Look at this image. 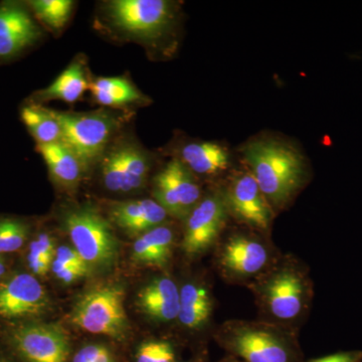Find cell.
Listing matches in <instances>:
<instances>
[{
	"mask_svg": "<svg viewBox=\"0 0 362 362\" xmlns=\"http://www.w3.org/2000/svg\"><path fill=\"white\" fill-rule=\"evenodd\" d=\"M247 287L263 320L291 329L306 317L313 298L306 267L291 257L276 259Z\"/></svg>",
	"mask_w": 362,
	"mask_h": 362,
	"instance_id": "obj_1",
	"label": "cell"
},
{
	"mask_svg": "<svg viewBox=\"0 0 362 362\" xmlns=\"http://www.w3.org/2000/svg\"><path fill=\"white\" fill-rule=\"evenodd\" d=\"M243 154L273 211L289 206L306 176L301 154L287 143L269 139L249 143Z\"/></svg>",
	"mask_w": 362,
	"mask_h": 362,
	"instance_id": "obj_2",
	"label": "cell"
},
{
	"mask_svg": "<svg viewBox=\"0 0 362 362\" xmlns=\"http://www.w3.org/2000/svg\"><path fill=\"white\" fill-rule=\"evenodd\" d=\"M216 338L228 354L245 362H300L294 331L268 321H226Z\"/></svg>",
	"mask_w": 362,
	"mask_h": 362,
	"instance_id": "obj_3",
	"label": "cell"
},
{
	"mask_svg": "<svg viewBox=\"0 0 362 362\" xmlns=\"http://www.w3.org/2000/svg\"><path fill=\"white\" fill-rule=\"evenodd\" d=\"M63 225L74 249L92 270L105 271L115 266L120 243L110 221L99 209L89 204L71 207L64 214Z\"/></svg>",
	"mask_w": 362,
	"mask_h": 362,
	"instance_id": "obj_4",
	"label": "cell"
},
{
	"mask_svg": "<svg viewBox=\"0 0 362 362\" xmlns=\"http://www.w3.org/2000/svg\"><path fill=\"white\" fill-rule=\"evenodd\" d=\"M124 302L122 285L109 283L98 286L78 298L71 309L70 322L85 332L123 344L130 337L129 319Z\"/></svg>",
	"mask_w": 362,
	"mask_h": 362,
	"instance_id": "obj_5",
	"label": "cell"
},
{
	"mask_svg": "<svg viewBox=\"0 0 362 362\" xmlns=\"http://www.w3.org/2000/svg\"><path fill=\"white\" fill-rule=\"evenodd\" d=\"M105 21L126 39L154 42L168 35L177 6L168 0H113L104 4Z\"/></svg>",
	"mask_w": 362,
	"mask_h": 362,
	"instance_id": "obj_6",
	"label": "cell"
},
{
	"mask_svg": "<svg viewBox=\"0 0 362 362\" xmlns=\"http://www.w3.org/2000/svg\"><path fill=\"white\" fill-rule=\"evenodd\" d=\"M256 232H235L216 246L214 264L230 284L249 285L275 261L273 247Z\"/></svg>",
	"mask_w": 362,
	"mask_h": 362,
	"instance_id": "obj_7",
	"label": "cell"
},
{
	"mask_svg": "<svg viewBox=\"0 0 362 362\" xmlns=\"http://www.w3.org/2000/svg\"><path fill=\"white\" fill-rule=\"evenodd\" d=\"M62 129V142L82 162L86 170L100 162L119 127L109 112L70 113L52 110Z\"/></svg>",
	"mask_w": 362,
	"mask_h": 362,
	"instance_id": "obj_8",
	"label": "cell"
},
{
	"mask_svg": "<svg viewBox=\"0 0 362 362\" xmlns=\"http://www.w3.org/2000/svg\"><path fill=\"white\" fill-rule=\"evenodd\" d=\"M2 342L20 362H70L74 350L62 326L42 321L7 326Z\"/></svg>",
	"mask_w": 362,
	"mask_h": 362,
	"instance_id": "obj_9",
	"label": "cell"
},
{
	"mask_svg": "<svg viewBox=\"0 0 362 362\" xmlns=\"http://www.w3.org/2000/svg\"><path fill=\"white\" fill-rule=\"evenodd\" d=\"M151 165V156L137 142H117L100 160L102 182L113 194L138 192L146 185Z\"/></svg>",
	"mask_w": 362,
	"mask_h": 362,
	"instance_id": "obj_10",
	"label": "cell"
},
{
	"mask_svg": "<svg viewBox=\"0 0 362 362\" xmlns=\"http://www.w3.org/2000/svg\"><path fill=\"white\" fill-rule=\"evenodd\" d=\"M49 309L47 290L33 274H9L0 283V321L7 325L40 321Z\"/></svg>",
	"mask_w": 362,
	"mask_h": 362,
	"instance_id": "obj_11",
	"label": "cell"
},
{
	"mask_svg": "<svg viewBox=\"0 0 362 362\" xmlns=\"http://www.w3.org/2000/svg\"><path fill=\"white\" fill-rule=\"evenodd\" d=\"M230 216L223 192L202 197L185 218L181 249L189 258H197L216 246Z\"/></svg>",
	"mask_w": 362,
	"mask_h": 362,
	"instance_id": "obj_12",
	"label": "cell"
},
{
	"mask_svg": "<svg viewBox=\"0 0 362 362\" xmlns=\"http://www.w3.org/2000/svg\"><path fill=\"white\" fill-rule=\"evenodd\" d=\"M223 195L230 216L252 232L268 235L274 211L249 170L232 176Z\"/></svg>",
	"mask_w": 362,
	"mask_h": 362,
	"instance_id": "obj_13",
	"label": "cell"
},
{
	"mask_svg": "<svg viewBox=\"0 0 362 362\" xmlns=\"http://www.w3.org/2000/svg\"><path fill=\"white\" fill-rule=\"evenodd\" d=\"M152 194L168 216L178 220H185L202 199L197 177L177 157L157 173Z\"/></svg>",
	"mask_w": 362,
	"mask_h": 362,
	"instance_id": "obj_14",
	"label": "cell"
},
{
	"mask_svg": "<svg viewBox=\"0 0 362 362\" xmlns=\"http://www.w3.org/2000/svg\"><path fill=\"white\" fill-rule=\"evenodd\" d=\"M44 37L28 4H0V64L16 61L35 47Z\"/></svg>",
	"mask_w": 362,
	"mask_h": 362,
	"instance_id": "obj_15",
	"label": "cell"
},
{
	"mask_svg": "<svg viewBox=\"0 0 362 362\" xmlns=\"http://www.w3.org/2000/svg\"><path fill=\"white\" fill-rule=\"evenodd\" d=\"M109 221L119 228L139 237L152 228L163 225L168 214L154 199L110 202L108 206Z\"/></svg>",
	"mask_w": 362,
	"mask_h": 362,
	"instance_id": "obj_16",
	"label": "cell"
},
{
	"mask_svg": "<svg viewBox=\"0 0 362 362\" xmlns=\"http://www.w3.org/2000/svg\"><path fill=\"white\" fill-rule=\"evenodd\" d=\"M137 306L156 322H173L180 312V288L169 276L153 279L138 293Z\"/></svg>",
	"mask_w": 362,
	"mask_h": 362,
	"instance_id": "obj_17",
	"label": "cell"
},
{
	"mask_svg": "<svg viewBox=\"0 0 362 362\" xmlns=\"http://www.w3.org/2000/svg\"><path fill=\"white\" fill-rule=\"evenodd\" d=\"M177 158L194 175L211 177L230 168V152L220 143L195 141L181 147Z\"/></svg>",
	"mask_w": 362,
	"mask_h": 362,
	"instance_id": "obj_18",
	"label": "cell"
},
{
	"mask_svg": "<svg viewBox=\"0 0 362 362\" xmlns=\"http://www.w3.org/2000/svg\"><path fill=\"white\" fill-rule=\"evenodd\" d=\"M175 249V233L161 225L142 233L132 247V259L138 265L163 269L170 263Z\"/></svg>",
	"mask_w": 362,
	"mask_h": 362,
	"instance_id": "obj_19",
	"label": "cell"
},
{
	"mask_svg": "<svg viewBox=\"0 0 362 362\" xmlns=\"http://www.w3.org/2000/svg\"><path fill=\"white\" fill-rule=\"evenodd\" d=\"M214 312L213 295L202 283H187L180 288V312L177 320L190 331L206 327Z\"/></svg>",
	"mask_w": 362,
	"mask_h": 362,
	"instance_id": "obj_20",
	"label": "cell"
},
{
	"mask_svg": "<svg viewBox=\"0 0 362 362\" xmlns=\"http://www.w3.org/2000/svg\"><path fill=\"white\" fill-rule=\"evenodd\" d=\"M89 88L84 64L78 59L73 62L49 87L33 93L26 102L42 105L44 102L59 100L73 104L80 100Z\"/></svg>",
	"mask_w": 362,
	"mask_h": 362,
	"instance_id": "obj_21",
	"label": "cell"
},
{
	"mask_svg": "<svg viewBox=\"0 0 362 362\" xmlns=\"http://www.w3.org/2000/svg\"><path fill=\"white\" fill-rule=\"evenodd\" d=\"M52 180L65 188H75L82 180L86 169L82 162L63 142L37 145Z\"/></svg>",
	"mask_w": 362,
	"mask_h": 362,
	"instance_id": "obj_22",
	"label": "cell"
},
{
	"mask_svg": "<svg viewBox=\"0 0 362 362\" xmlns=\"http://www.w3.org/2000/svg\"><path fill=\"white\" fill-rule=\"evenodd\" d=\"M93 99L102 106L120 107L132 104H145L148 98L143 95L130 81L122 77H102L90 83Z\"/></svg>",
	"mask_w": 362,
	"mask_h": 362,
	"instance_id": "obj_23",
	"label": "cell"
},
{
	"mask_svg": "<svg viewBox=\"0 0 362 362\" xmlns=\"http://www.w3.org/2000/svg\"><path fill=\"white\" fill-rule=\"evenodd\" d=\"M21 119L37 145L62 142L61 126L51 109L26 102L21 109Z\"/></svg>",
	"mask_w": 362,
	"mask_h": 362,
	"instance_id": "obj_24",
	"label": "cell"
},
{
	"mask_svg": "<svg viewBox=\"0 0 362 362\" xmlns=\"http://www.w3.org/2000/svg\"><path fill=\"white\" fill-rule=\"evenodd\" d=\"M32 221L16 216H0V254L21 251L30 242Z\"/></svg>",
	"mask_w": 362,
	"mask_h": 362,
	"instance_id": "obj_25",
	"label": "cell"
},
{
	"mask_svg": "<svg viewBox=\"0 0 362 362\" xmlns=\"http://www.w3.org/2000/svg\"><path fill=\"white\" fill-rule=\"evenodd\" d=\"M56 245L49 233H39L28 243L26 266L35 277H44L51 272L56 257Z\"/></svg>",
	"mask_w": 362,
	"mask_h": 362,
	"instance_id": "obj_26",
	"label": "cell"
},
{
	"mask_svg": "<svg viewBox=\"0 0 362 362\" xmlns=\"http://www.w3.org/2000/svg\"><path fill=\"white\" fill-rule=\"evenodd\" d=\"M35 20L52 30L65 28L73 11L71 0H33L26 2Z\"/></svg>",
	"mask_w": 362,
	"mask_h": 362,
	"instance_id": "obj_27",
	"label": "cell"
},
{
	"mask_svg": "<svg viewBox=\"0 0 362 362\" xmlns=\"http://www.w3.org/2000/svg\"><path fill=\"white\" fill-rule=\"evenodd\" d=\"M133 362H176V351L168 340H144L136 346Z\"/></svg>",
	"mask_w": 362,
	"mask_h": 362,
	"instance_id": "obj_28",
	"label": "cell"
},
{
	"mask_svg": "<svg viewBox=\"0 0 362 362\" xmlns=\"http://www.w3.org/2000/svg\"><path fill=\"white\" fill-rule=\"evenodd\" d=\"M122 358L117 350L104 343H86L74 349L70 362H121Z\"/></svg>",
	"mask_w": 362,
	"mask_h": 362,
	"instance_id": "obj_29",
	"label": "cell"
},
{
	"mask_svg": "<svg viewBox=\"0 0 362 362\" xmlns=\"http://www.w3.org/2000/svg\"><path fill=\"white\" fill-rule=\"evenodd\" d=\"M51 271L63 284L70 285L87 276L90 273V269L66 267L52 262Z\"/></svg>",
	"mask_w": 362,
	"mask_h": 362,
	"instance_id": "obj_30",
	"label": "cell"
},
{
	"mask_svg": "<svg viewBox=\"0 0 362 362\" xmlns=\"http://www.w3.org/2000/svg\"><path fill=\"white\" fill-rule=\"evenodd\" d=\"M54 262L66 267L90 269L89 265L86 263L85 259L80 256V254L73 247H69L66 245H63V246L57 249Z\"/></svg>",
	"mask_w": 362,
	"mask_h": 362,
	"instance_id": "obj_31",
	"label": "cell"
},
{
	"mask_svg": "<svg viewBox=\"0 0 362 362\" xmlns=\"http://www.w3.org/2000/svg\"><path fill=\"white\" fill-rule=\"evenodd\" d=\"M362 352L361 351H344L331 356L320 357V358L312 359L308 362H361Z\"/></svg>",
	"mask_w": 362,
	"mask_h": 362,
	"instance_id": "obj_32",
	"label": "cell"
},
{
	"mask_svg": "<svg viewBox=\"0 0 362 362\" xmlns=\"http://www.w3.org/2000/svg\"><path fill=\"white\" fill-rule=\"evenodd\" d=\"M0 362H20L4 346L0 347Z\"/></svg>",
	"mask_w": 362,
	"mask_h": 362,
	"instance_id": "obj_33",
	"label": "cell"
},
{
	"mask_svg": "<svg viewBox=\"0 0 362 362\" xmlns=\"http://www.w3.org/2000/svg\"><path fill=\"white\" fill-rule=\"evenodd\" d=\"M8 271L9 269L8 266H7L6 261L0 262V283L4 282L7 278V276L9 275Z\"/></svg>",
	"mask_w": 362,
	"mask_h": 362,
	"instance_id": "obj_34",
	"label": "cell"
},
{
	"mask_svg": "<svg viewBox=\"0 0 362 362\" xmlns=\"http://www.w3.org/2000/svg\"><path fill=\"white\" fill-rule=\"evenodd\" d=\"M221 362H242V361H238L237 357L230 356V357H226V358L223 359V361H221Z\"/></svg>",
	"mask_w": 362,
	"mask_h": 362,
	"instance_id": "obj_35",
	"label": "cell"
},
{
	"mask_svg": "<svg viewBox=\"0 0 362 362\" xmlns=\"http://www.w3.org/2000/svg\"><path fill=\"white\" fill-rule=\"evenodd\" d=\"M6 256H4V255L0 254V262H6Z\"/></svg>",
	"mask_w": 362,
	"mask_h": 362,
	"instance_id": "obj_36",
	"label": "cell"
}]
</instances>
